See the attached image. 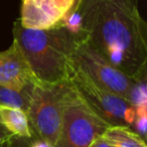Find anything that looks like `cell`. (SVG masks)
I'll return each mask as SVG.
<instances>
[{
	"instance_id": "obj_15",
	"label": "cell",
	"mask_w": 147,
	"mask_h": 147,
	"mask_svg": "<svg viewBox=\"0 0 147 147\" xmlns=\"http://www.w3.org/2000/svg\"><path fill=\"white\" fill-rule=\"evenodd\" d=\"M0 147H14L13 145V138H8L0 143Z\"/></svg>"
},
{
	"instance_id": "obj_1",
	"label": "cell",
	"mask_w": 147,
	"mask_h": 147,
	"mask_svg": "<svg viewBox=\"0 0 147 147\" xmlns=\"http://www.w3.org/2000/svg\"><path fill=\"white\" fill-rule=\"evenodd\" d=\"M82 31L109 63L145 82L147 24L137 0H94L86 7Z\"/></svg>"
},
{
	"instance_id": "obj_3",
	"label": "cell",
	"mask_w": 147,
	"mask_h": 147,
	"mask_svg": "<svg viewBox=\"0 0 147 147\" xmlns=\"http://www.w3.org/2000/svg\"><path fill=\"white\" fill-rule=\"evenodd\" d=\"M71 65L101 87L115 93L135 107L146 103L145 82H137L109 63L86 38L80 35L74 45Z\"/></svg>"
},
{
	"instance_id": "obj_7",
	"label": "cell",
	"mask_w": 147,
	"mask_h": 147,
	"mask_svg": "<svg viewBox=\"0 0 147 147\" xmlns=\"http://www.w3.org/2000/svg\"><path fill=\"white\" fill-rule=\"evenodd\" d=\"M76 0H41L37 3H21L19 21L33 29H51L63 26L65 16Z\"/></svg>"
},
{
	"instance_id": "obj_4",
	"label": "cell",
	"mask_w": 147,
	"mask_h": 147,
	"mask_svg": "<svg viewBox=\"0 0 147 147\" xmlns=\"http://www.w3.org/2000/svg\"><path fill=\"white\" fill-rule=\"evenodd\" d=\"M69 88V81L45 84L34 80L31 84L26 110L30 129L51 147H55L59 140L63 99Z\"/></svg>"
},
{
	"instance_id": "obj_11",
	"label": "cell",
	"mask_w": 147,
	"mask_h": 147,
	"mask_svg": "<svg viewBox=\"0 0 147 147\" xmlns=\"http://www.w3.org/2000/svg\"><path fill=\"white\" fill-rule=\"evenodd\" d=\"M31 84L21 91L0 86V106L18 108L26 112Z\"/></svg>"
},
{
	"instance_id": "obj_14",
	"label": "cell",
	"mask_w": 147,
	"mask_h": 147,
	"mask_svg": "<svg viewBox=\"0 0 147 147\" xmlns=\"http://www.w3.org/2000/svg\"><path fill=\"white\" fill-rule=\"evenodd\" d=\"M8 138H14V136L2 124H0V143Z\"/></svg>"
},
{
	"instance_id": "obj_12",
	"label": "cell",
	"mask_w": 147,
	"mask_h": 147,
	"mask_svg": "<svg viewBox=\"0 0 147 147\" xmlns=\"http://www.w3.org/2000/svg\"><path fill=\"white\" fill-rule=\"evenodd\" d=\"M146 103H141L136 105L135 107V118L133 123V128L137 130V133L142 138H144L146 135V114H147Z\"/></svg>"
},
{
	"instance_id": "obj_17",
	"label": "cell",
	"mask_w": 147,
	"mask_h": 147,
	"mask_svg": "<svg viewBox=\"0 0 147 147\" xmlns=\"http://www.w3.org/2000/svg\"><path fill=\"white\" fill-rule=\"evenodd\" d=\"M0 124H1V120H0Z\"/></svg>"
},
{
	"instance_id": "obj_10",
	"label": "cell",
	"mask_w": 147,
	"mask_h": 147,
	"mask_svg": "<svg viewBox=\"0 0 147 147\" xmlns=\"http://www.w3.org/2000/svg\"><path fill=\"white\" fill-rule=\"evenodd\" d=\"M103 136L114 147H147L144 138L129 127L110 126Z\"/></svg>"
},
{
	"instance_id": "obj_2",
	"label": "cell",
	"mask_w": 147,
	"mask_h": 147,
	"mask_svg": "<svg viewBox=\"0 0 147 147\" xmlns=\"http://www.w3.org/2000/svg\"><path fill=\"white\" fill-rule=\"evenodd\" d=\"M12 33L13 40L22 51L34 80L45 84L69 81L71 51L80 35L74 34L65 26L27 28L22 26L19 19L13 23Z\"/></svg>"
},
{
	"instance_id": "obj_6",
	"label": "cell",
	"mask_w": 147,
	"mask_h": 147,
	"mask_svg": "<svg viewBox=\"0 0 147 147\" xmlns=\"http://www.w3.org/2000/svg\"><path fill=\"white\" fill-rule=\"evenodd\" d=\"M69 81L92 110L108 124L133 128L135 118V106L133 104L101 87L73 65Z\"/></svg>"
},
{
	"instance_id": "obj_8",
	"label": "cell",
	"mask_w": 147,
	"mask_h": 147,
	"mask_svg": "<svg viewBox=\"0 0 147 147\" xmlns=\"http://www.w3.org/2000/svg\"><path fill=\"white\" fill-rule=\"evenodd\" d=\"M34 81V77L22 51L13 40L5 51H0V86L21 91Z\"/></svg>"
},
{
	"instance_id": "obj_9",
	"label": "cell",
	"mask_w": 147,
	"mask_h": 147,
	"mask_svg": "<svg viewBox=\"0 0 147 147\" xmlns=\"http://www.w3.org/2000/svg\"><path fill=\"white\" fill-rule=\"evenodd\" d=\"M0 120L14 137L31 138L32 136L27 114L21 109L0 106Z\"/></svg>"
},
{
	"instance_id": "obj_5",
	"label": "cell",
	"mask_w": 147,
	"mask_h": 147,
	"mask_svg": "<svg viewBox=\"0 0 147 147\" xmlns=\"http://www.w3.org/2000/svg\"><path fill=\"white\" fill-rule=\"evenodd\" d=\"M110 126L69 83L63 99L61 131L55 147H88L97 137L103 136Z\"/></svg>"
},
{
	"instance_id": "obj_16",
	"label": "cell",
	"mask_w": 147,
	"mask_h": 147,
	"mask_svg": "<svg viewBox=\"0 0 147 147\" xmlns=\"http://www.w3.org/2000/svg\"><path fill=\"white\" fill-rule=\"evenodd\" d=\"M41 0H21V3H37Z\"/></svg>"
},
{
	"instance_id": "obj_13",
	"label": "cell",
	"mask_w": 147,
	"mask_h": 147,
	"mask_svg": "<svg viewBox=\"0 0 147 147\" xmlns=\"http://www.w3.org/2000/svg\"><path fill=\"white\" fill-rule=\"evenodd\" d=\"M88 147H114L104 136H99Z\"/></svg>"
}]
</instances>
